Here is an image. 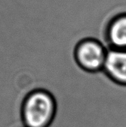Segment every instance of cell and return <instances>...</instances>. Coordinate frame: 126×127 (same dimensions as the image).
Listing matches in <instances>:
<instances>
[{
  "instance_id": "cell-3",
  "label": "cell",
  "mask_w": 126,
  "mask_h": 127,
  "mask_svg": "<svg viewBox=\"0 0 126 127\" xmlns=\"http://www.w3.org/2000/svg\"><path fill=\"white\" fill-rule=\"evenodd\" d=\"M102 72L112 83L126 86V49H108Z\"/></svg>"
},
{
  "instance_id": "cell-1",
  "label": "cell",
  "mask_w": 126,
  "mask_h": 127,
  "mask_svg": "<svg viewBox=\"0 0 126 127\" xmlns=\"http://www.w3.org/2000/svg\"><path fill=\"white\" fill-rule=\"evenodd\" d=\"M56 103L52 95L36 90L27 95L22 106V118L26 127H47L53 120Z\"/></svg>"
},
{
  "instance_id": "cell-2",
  "label": "cell",
  "mask_w": 126,
  "mask_h": 127,
  "mask_svg": "<svg viewBox=\"0 0 126 127\" xmlns=\"http://www.w3.org/2000/svg\"><path fill=\"white\" fill-rule=\"evenodd\" d=\"M108 50L99 42L93 39L86 40L76 48V60L79 65L84 71L97 74L102 72Z\"/></svg>"
},
{
  "instance_id": "cell-4",
  "label": "cell",
  "mask_w": 126,
  "mask_h": 127,
  "mask_svg": "<svg viewBox=\"0 0 126 127\" xmlns=\"http://www.w3.org/2000/svg\"><path fill=\"white\" fill-rule=\"evenodd\" d=\"M107 35L111 48L126 49V12L117 15L111 21Z\"/></svg>"
}]
</instances>
